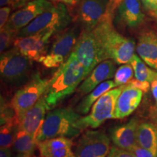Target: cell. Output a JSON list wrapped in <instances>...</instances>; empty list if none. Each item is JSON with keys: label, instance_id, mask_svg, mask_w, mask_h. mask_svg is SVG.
I'll use <instances>...</instances> for the list:
<instances>
[{"label": "cell", "instance_id": "e575fe53", "mask_svg": "<svg viewBox=\"0 0 157 157\" xmlns=\"http://www.w3.org/2000/svg\"><path fill=\"white\" fill-rule=\"evenodd\" d=\"M151 90L157 105V77L151 83Z\"/></svg>", "mask_w": 157, "mask_h": 157}, {"label": "cell", "instance_id": "d6a6232c", "mask_svg": "<svg viewBox=\"0 0 157 157\" xmlns=\"http://www.w3.org/2000/svg\"><path fill=\"white\" fill-rule=\"evenodd\" d=\"M141 2L148 10L151 13L157 11V0H141Z\"/></svg>", "mask_w": 157, "mask_h": 157}, {"label": "cell", "instance_id": "4316f807", "mask_svg": "<svg viewBox=\"0 0 157 157\" xmlns=\"http://www.w3.org/2000/svg\"><path fill=\"white\" fill-rule=\"evenodd\" d=\"M17 31L9 29L5 26L1 29L0 32V52L1 53L5 52L12 44L14 43V41L17 38Z\"/></svg>", "mask_w": 157, "mask_h": 157}, {"label": "cell", "instance_id": "9c48e42d", "mask_svg": "<svg viewBox=\"0 0 157 157\" xmlns=\"http://www.w3.org/2000/svg\"><path fill=\"white\" fill-rule=\"evenodd\" d=\"M72 52L85 68L87 76L98 64L106 60L101 44L93 31H82Z\"/></svg>", "mask_w": 157, "mask_h": 157}, {"label": "cell", "instance_id": "3957f363", "mask_svg": "<svg viewBox=\"0 0 157 157\" xmlns=\"http://www.w3.org/2000/svg\"><path fill=\"white\" fill-rule=\"evenodd\" d=\"M81 116L71 108H62L49 112L36 137L37 143L55 137L72 138L82 130L78 127Z\"/></svg>", "mask_w": 157, "mask_h": 157}, {"label": "cell", "instance_id": "e0dca14e", "mask_svg": "<svg viewBox=\"0 0 157 157\" xmlns=\"http://www.w3.org/2000/svg\"><path fill=\"white\" fill-rule=\"evenodd\" d=\"M138 56L149 67L157 71V32L147 30L141 33L136 45Z\"/></svg>", "mask_w": 157, "mask_h": 157}, {"label": "cell", "instance_id": "7402d4cb", "mask_svg": "<svg viewBox=\"0 0 157 157\" xmlns=\"http://www.w3.org/2000/svg\"><path fill=\"white\" fill-rule=\"evenodd\" d=\"M117 87L114 82L112 80H107L102 82L95 89L90 92L88 95L78 103L76 107V111L81 114H86L89 112L93 104L98 101V98L101 97L103 94L107 93L109 90Z\"/></svg>", "mask_w": 157, "mask_h": 157}, {"label": "cell", "instance_id": "f35d334b", "mask_svg": "<svg viewBox=\"0 0 157 157\" xmlns=\"http://www.w3.org/2000/svg\"><path fill=\"white\" fill-rule=\"evenodd\" d=\"M17 157H36L34 154H19L17 155Z\"/></svg>", "mask_w": 157, "mask_h": 157}, {"label": "cell", "instance_id": "44dd1931", "mask_svg": "<svg viewBox=\"0 0 157 157\" xmlns=\"http://www.w3.org/2000/svg\"><path fill=\"white\" fill-rule=\"evenodd\" d=\"M136 142L139 146L157 152V127L151 122L139 124Z\"/></svg>", "mask_w": 157, "mask_h": 157}, {"label": "cell", "instance_id": "277c9868", "mask_svg": "<svg viewBox=\"0 0 157 157\" xmlns=\"http://www.w3.org/2000/svg\"><path fill=\"white\" fill-rule=\"evenodd\" d=\"M71 21V17L66 5L58 3L18 31L17 37L31 36L43 30H52L58 34L67 29Z\"/></svg>", "mask_w": 157, "mask_h": 157}, {"label": "cell", "instance_id": "74e56055", "mask_svg": "<svg viewBox=\"0 0 157 157\" xmlns=\"http://www.w3.org/2000/svg\"><path fill=\"white\" fill-rule=\"evenodd\" d=\"M11 0H0V5L2 7H6L7 5L11 6Z\"/></svg>", "mask_w": 157, "mask_h": 157}, {"label": "cell", "instance_id": "8fae6325", "mask_svg": "<svg viewBox=\"0 0 157 157\" xmlns=\"http://www.w3.org/2000/svg\"><path fill=\"white\" fill-rule=\"evenodd\" d=\"M110 140L101 130H87L78 141L76 157H107L110 151Z\"/></svg>", "mask_w": 157, "mask_h": 157}, {"label": "cell", "instance_id": "60d3db41", "mask_svg": "<svg viewBox=\"0 0 157 157\" xmlns=\"http://www.w3.org/2000/svg\"><path fill=\"white\" fill-rule=\"evenodd\" d=\"M151 15H153V16L156 17V18H157V11L153 12V13H151Z\"/></svg>", "mask_w": 157, "mask_h": 157}, {"label": "cell", "instance_id": "ac0fdd59", "mask_svg": "<svg viewBox=\"0 0 157 157\" xmlns=\"http://www.w3.org/2000/svg\"><path fill=\"white\" fill-rule=\"evenodd\" d=\"M72 146L71 138L60 137L39 143L37 147L41 157H76Z\"/></svg>", "mask_w": 157, "mask_h": 157}, {"label": "cell", "instance_id": "7a4b0ae2", "mask_svg": "<svg viewBox=\"0 0 157 157\" xmlns=\"http://www.w3.org/2000/svg\"><path fill=\"white\" fill-rule=\"evenodd\" d=\"M97 37L105 60H112L117 64L129 63L136 50L135 42L119 34L113 22L102 20L93 30Z\"/></svg>", "mask_w": 157, "mask_h": 157}, {"label": "cell", "instance_id": "30bf717a", "mask_svg": "<svg viewBox=\"0 0 157 157\" xmlns=\"http://www.w3.org/2000/svg\"><path fill=\"white\" fill-rule=\"evenodd\" d=\"M55 34H57L55 31L43 30L31 36L17 37L13 46L30 60L41 63L48 53V44Z\"/></svg>", "mask_w": 157, "mask_h": 157}, {"label": "cell", "instance_id": "b9f144b4", "mask_svg": "<svg viewBox=\"0 0 157 157\" xmlns=\"http://www.w3.org/2000/svg\"><path fill=\"white\" fill-rule=\"evenodd\" d=\"M50 1H55V0H50Z\"/></svg>", "mask_w": 157, "mask_h": 157}, {"label": "cell", "instance_id": "9a60e30c", "mask_svg": "<svg viewBox=\"0 0 157 157\" xmlns=\"http://www.w3.org/2000/svg\"><path fill=\"white\" fill-rule=\"evenodd\" d=\"M116 71L115 63L112 60L101 62L84 78L78 88V92L82 95L89 94L102 82L114 77Z\"/></svg>", "mask_w": 157, "mask_h": 157}, {"label": "cell", "instance_id": "d6986e66", "mask_svg": "<svg viewBox=\"0 0 157 157\" xmlns=\"http://www.w3.org/2000/svg\"><path fill=\"white\" fill-rule=\"evenodd\" d=\"M139 124L138 119L134 117L124 124L113 128L111 132V138L115 146L129 151L136 145V134Z\"/></svg>", "mask_w": 157, "mask_h": 157}, {"label": "cell", "instance_id": "4fadbf2b", "mask_svg": "<svg viewBox=\"0 0 157 157\" xmlns=\"http://www.w3.org/2000/svg\"><path fill=\"white\" fill-rule=\"evenodd\" d=\"M108 0H81L77 18L84 31H92L101 23L106 13Z\"/></svg>", "mask_w": 157, "mask_h": 157}, {"label": "cell", "instance_id": "7c38bea8", "mask_svg": "<svg viewBox=\"0 0 157 157\" xmlns=\"http://www.w3.org/2000/svg\"><path fill=\"white\" fill-rule=\"evenodd\" d=\"M52 6L53 4L49 0H32L15 11L5 26L18 31Z\"/></svg>", "mask_w": 157, "mask_h": 157}, {"label": "cell", "instance_id": "f546056e", "mask_svg": "<svg viewBox=\"0 0 157 157\" xmlns=\"http://www.w3.org/2000/svg\"><path fill=\"white\" fill-rule=\"evenodd\" d=\"M127 85L131 86V87L140 90L143 93H148V90H150L151 88V83L147 82L139 81L137 78H133V79L131 80Z\"/></svg>", "mask_w": 157, "mask_h": 157}, {"label": "cell", "instance_id": "cb8c5ba5", "mask_svg": "<svg viewBox=\"0 0 157 157\" xmlns=\"http://www.w3.org/2000/svg\"><path fill=\"white\" fill-rule=\"evenodd\" d=\"M129 63L132 65L134 70L135 78L139 81L151 83L157 77V71L149 67L137 55H134Z\"/></svg>", "mask_w": 157, "mask_h": 157}, {"label": "cell", "instance_id": "836d02e7", "mask_svg": "<svg viewBox=\"0 0 157 157\" xmlns=\"http://www.w3.org/2000/svg\"><path fill=\"white\" fill-rule=\"evenodd\" d=\"M31 1L32 0H11V7L13 10L20 9Z\"/></svg>", "mask_w": 157, "mask_h": 157}, {"label": "cell", "instance_id": "5bb4252c", "mask_svg": "<svg viewBox=\"0 0 157 157\" xmlns=\"http://www.w3.org/2000/svg\"><path fill=\"white\" fill-rule=\"evenodd\" d=\"M48 110V106L43 96L23 115L20 121L19 129L28 132L36 138Z\"/></svg>", "mask_w": 157, "mask_h": 157}, {"label": "cell", "instance_id": "5b68a950", "mask_svg": "<svg viewBox=\"0 0 157 157\" xmlns=\"http://www.w3.org/2000/svg\"><path fill=\"white\" fill-rule=\"evenodd\" d=\"M32 60L15 47L1 53L0 74L5 83L13 85L24 83L29 78Z\"/></svg>", "mask_w": 157, "mask_h": 157}, {"label": "cell", "instance_id": "8992f818", "mask_svg": "<svg viewBox=\"0 0 157 157\" xmlns=\"http://www.w3.org/2000/svg\"><path fill=\"white\" fill-rule=\"evenodd\" d=\"M80 34V29L76 25L58 33L54 36L48 53L41 63L46 68H58L72 53Z\"/></svg>", "mask_w": 157, "mask_h": 157}, {"label": "cell", "instance_id": "ba28073f", "mask_svg": "<svg viewBox=\"0 0 157 157\" xmlns=\"http://www.w3.org/2000/svg\"><path fill=\"white\" fill-rule=\"evenodd\" d=\"M124 86L112 89L103 94L93 104L90 114L81 117L78 121V127L82 131L87 127L97 128L104 121L114 119V111L117 98Z\"/></svg>", "mask_w": 157, "mask_h": 157}, {"label": "cell", "instance_id": "2e32d148", "mask_svg": "<svg viewBox=\"0 0 157 157\" xmlns=\"http://www.w3.org/2000/svg\"><path fill=\"white\" fill-rule=\"evenodd\" d=\"M143 94L140 90L129 85L124 86L116 103L114 119H124L134 112L140 105Z\"/></svg>", "mask_w": 157, "mask_h": 157}, {"label": "cell", "instance_id": "d4e9b609", "mask_svg": "<svg viewBox=\"0 0 157 157\" xmlns=\"http://www.w3.org/2000/svg\"><path fill=\"white\" fill-rule=\"evenodd\" d=\"M18 129L19 124L17 123H8L2 125L0 129L1 148H11L13 146Z\"/></svg>", "mask_w": 157, "mask_h": 157}, {"label": "cell", "instance_id": "603a6c76", "mask_svg": "<svg viewBox=\"0 0 157 157\" xmlns=\"http://www.w3.org/2000/svg\"><path fill=\"white\" fill-rule=\"evenodd\" d=\"M37 146L38 143L36 137L25 131L18 129L13 144L15 151L18 154H34Z\"/></svg>", "mask_w": 157, "mask_h": 157}, {"label": "cell", "instance_id": "52a82bcc", "mask_svg": "<svg viewBox=\"0 0 157 157\" xmlns=\"http://www.w3.org/2000/svg\"><path fill=\"white\" fill-rule=\"evenodd\" d=\"M49 80L42 77L39 72L33 74L26 84L17 90L11 100V105L16 111L19 121L40 98L48 87Z\"/></svg>", "mask_w": 157, "mask_h": 157}, {"label": "cell", "instance_id": "d590c367", "mask_svg": "<svg viewBox=\"0 0 157 157\" xmlns=\"http://www.w3.org/2000/svg\"><path fill=\"white\" fill-rule=\"evenodd\" d=\"M81 0H55L58 3H63L68 6H75Z\"/></svg>", "mask_w": 157, "mask_h": 157}, {"label": "cell", "instance_id": "ffe728a7", "mask_svg": "<svg viewBox=\"0 0 157 157\" xmlns=\"http://www.w3.org/2000/svg\"><path fill=\"white\" fill-rule=\"evenodd\" d=\"M117 14L121 22L129 28L139 26L145 19L140 0H123Z\"/></svg>", "mask_w": 157, "mask_h": 157}, {"label": "cell", "instance_id": "1f68e13d", "mask_svg": "<svg viewBox=\"0 0 157 157\" xmlns=\"http://www.w3.org/2000/svg\"><path fill=\"white\" fill-rule=\"evenodd\" d=\"M11 8L10 7H3L0 9V28L3 29L7 25L10 19Z\"/></svg>", "mask_w": 157, "mask_h": 157}, {"label": "cell", "instance_id": "f1b7e54d", "mask_svg": "<svg viewBox=\"0 0 157 157\" xmlns=\"http://www.w3.org/2000/svg\"><path fill=\"white\" fill-rule=\"evenodd\" d=\"M128 151L134 155L135 157H157V152L142 148L137 144L135 145Z\"/></svg>", "mask_w": 157, "mask_h": 157}, {"label": "cell", "instance_id": "ab89813d", "mask_svg": "<svg viewBox=\"0 0 157 157\" xmlns=\"http://www.w3.org/2000/svg\"><path fill=\"white\" fill-rule=\"evenodd\" d=\"M154 121H156V123L157 124V109L156 111H154Z\"/></svg>", "mask_w": 157, "mask_h": 157}, {"label": "cell", "instance_id": "6da1fadb", "mask_svg": "<svg viewBox=\"0 0 157 157\" xmlns=\"http://www.w3.org/2000/svg\"><path fill=\"white\" fill-rule=\"evenodd\" d=\"M87 76L85 68L72 52L49 80L48 87L44 95L49 110L74 93Z\"/></svg>", "mask_w": 157, "mask_h": 157}, {"label": "cell", "instance_id": "8d00e7d4", "mask_svg": "<svg viewBox=\"0 0 157 157\" xmlns=\"http://www.w3.org/2000/svg\"><path fill=\"white\" fill-rule=\"evenodd\" d=\"M12 151L10 148H1L0 157H11Z\"/></svg>", "mask_w": 157, "mask_h": 157}, {"label": "cell", "instance_id": "83f0119b", "mask_svg": "<svg viewBox=\"0 0 157 157\" xmlns=\"http://www.w3.org/2000/svg\"><path fill=\"white\" fill-rule=\"evenodd\" d=\"M122 1L123 0H108L106 13L102 20L113 22L115 15L117 14V10Z\"/></svg>", "mask_w": 157, "mask_h": 157}, {"label": "cell", "instance_id": "4dcf8cb0", "mask_svg": "<svg viewBox=\"0 0 157 157\" xmlns=\"http://www.w3.org/2000/svg\"><path fill=\"white\" fill-rule=\"evenodd\" d=\"M107 157H135V156L128 151L119 148L117 146H113L110 149Z\"/></svg>", "mask_w": 157, "mask_h": 157}, {"label": "cell", "instance_id": "484cf974", "mask_svg": "<svg viewBox=\"0 0 157 157\" xmlns=\"http://www.w3.org/2000/svg\"><path fill=\"white\" fill-rule=\"evenodd\" d=\"M135 75L134 70L130 63L123 64L116 71L114 75V83L118 87L125 86L133 79V76Z\"/></svg>", "mask_w": 157, "mask_h": 157}]
</instances>
